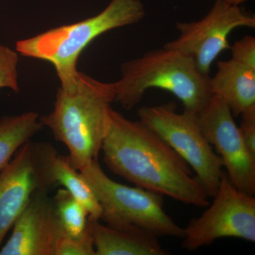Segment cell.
<instances>
[{"mask_svg": "<svg viewBox=\"0 0 255 255\" xmlns=\"http://www.w3.org/2000/svg\"><path fill=\"white\" fill-rule=\"evenodd\" d=\"M102 151L111 172L136 187L188 205L210 204L190 166L140 119L130 120L112 109Z\"/></svg>", "mask_w": 255, "mask_h": 255, "instance_id": "6da1fadb", "label": "cell"}, {"mask_svg": "<svg viewBox=\"0 0 255 255\" xmlns=\"http://www.w3.org/2000/svg\"><path fill=\"white\" fill-rule=\"evenodd\" d=\"M54 108L39 118L63 142L79 171L98 159L115 102L114 82H104L78 71L60 80Z\"/></svg>", "mask_w": 255, "mask_h": 255, "instance_id": "7a4b0ae2", "label": "cell"}, {"mask_svg": "<svg viewBox=\"0 0 255 255\" xmlns=\"http://www.w3.org/2000/svg\"><path fill=\"white\" fill-rule=\"evenodd\" d=\"M122 78L114 82L115 102L125 110L136 107L150 89L169 92L184 110L197 113L211 97L209 75H203L187 55L171 48L150 50L121 66Z\"/></svg>", "mask_w": 255, "mask_h": 255, "instance_id": "3957f363", "label": "cell"}, {"mask_svg": "<svg viewBox=\"0 0 255 255\" xmlns=\"http://www.w3.org/2000/svg\"><path fill=\"white\" fill-rule=\"evenodd\" d=\"M145 16L140 0H112L95 16L18 41L16 51L48 62L60 80L78 71L79 57L94 40L106 32L140 22Z\"/></svg>", "mask_w": 255, "mask_h": 255, "instance_id": "277c9868", "label": "cell"}, {"mask_svg": "<svg viewBox=\"0 0 255 255\" xmlns=\"http://www.w3.org/2000/svg\"><path fill=\"white\" fill-rule=\"evenodd\" d=\"M80 172L102 206L101 219L109 226H137L157 237L184 238V228L164 211L162 194L112 180L102 170L98 159Z\"/></svg>", "mask_w": 255, "mask_h": 255, "instance_id": "5b68a950", "label": "cell"}, {"mask_svg": "<svg viewBox=\"0 0 255 255\" xmlns=\"http://www.w3.org/2000/svg\"><path fill=\"white\" fill-rule=\"evenodd\" d=\"M139 119L163 138L193 169L209 197L219 189L223 161L201 131L195 113H177L174 103L142 107Z\"/></svg>", "mask_w": 255, "mask_h": 255, "instance_id": "8992f818", "label": "cell"}, {"mask_svg": "<svg viewBox=\"0 0 255 255\" xmlns=\"http://www.w3.org/2000/svg\"><path fill=\"white\" fill-rule=\"evenodd\" d=\"M212 204L184 228L182 248L194 251L219 238H236L255 242V198L240 191L226 171Z\"/></svg>", "mask_w": 255, "mask_h": 255, "instance_id": "52a82bcc", "label": "cell"}, {"mask_svg": "<svg viewBox=\"0 0 255 255\" xmlns=\"http://www.w3.org/2000/svg\"><path fill=\"white\" fill-rule=\"evenodd\" d=\"M243 27L255 28V14L247 12L241 6L215 0L209 12L201 19L176 23L179 36L164 46L187 55L201 73L209 75L216 58L230 49L228 36L231 32Z\"/></svg>", "mask_w": 255, "mask_h": 255, "instance_id": "ba28073f", "label": "cell"}, {"mask_svg": "<svg viewBox=\"0 0 255 255\" xmlns=\"http://www.w3.org/2000/svg\"><path fill=\"white\" fill-rule=\"evenodd\" d=\"M196 116L206 140L222 159L233 185L255 196V158L247 148L231 109L219 97L211 95Z\"/></svg>", "mask_w": 255, "mask_h": 255, "instance_id": "9c48e42d", "label": "cell"}, {"mask_svg": "<svg viewBox=\"0 0 255 255\" xmlns=\"http://www.w3.org/2000/svg\"><path fill=\"white\" fill-rule=\"evenodd\" d=\"M65 234L53 198L46 190H36L15 221L0 255H54L57 242Z\"/></svg>", "mask_w": 255, "mask_h": 255, "instance_id": "30bf717a", "label": "cell"}, {"mask_svg": "<svg viewBox=\"0 0 255 255\" xmlns=\"http://www.w3.org/2000/svg\"><path fill=\"white\" fill-rule=\"evenodd\" d=\"M40 189L46 190L37 164L34 142L29 140L0 169V248L33 193Z\"/></svg>", "mask_w": 255, "mask_h": 255, "instance_id": "8fae6325", "label": "cell"}, {"mask_svg": "<svg viewBox=\"0 0 255 255\" xmlns=\"http://www.w3.org/2000/svg\"><path fill=\"white\" fill-rule=\"evenodd\" d=\"M35 153L43 187L60 185L83 204L90 221H100L102 207L81 172L75 168L68 156L62 155L50 143L34 142Z\"/></svg>", "mask_w": 255, "mask_h": 255, "instance_id": "7c38bea8", "label": "cell"}, {"mask_svg": "<svg viewBox=\"0 0 255 255\" xmlns=\"http://www.w3.org/2000/svg\"><path fill=\"white\" fill-rule=\"evenodd\" d=\"M95 255H167L158 237L137 226L116 228L89 220Z\"/></svg>", "mask_w": 255, "mask_h": 255, "instance_id": "4fadbf2b", "label": "cell"}, {"mask_svg": "<svg viewBox=\"0 0 255 255\" xmlns=\"http://www.w3.org/2000/svg\"><path fill=\"white\" fill-rule=\"evenodd\" d=\"M211 95L221 98L233 117L255 107V68L231 58L221 60L213 78H209Z\"/></svg>", "mask_w": 255, "mask_h": 255, "instance_id": "5bb4252c", "label": "cell"}, {"mask_svg": "<svg viewBox=\"0 0 255 255\" xmlns=\"http://www.w3.org/2000/svg\"><path fill=\"white\" fill-rule=\"evenodd\" d=\"M34 112L4 116L0 119V169L11 160L16 151L43 128Z\"/></svg>", "mask_w": 255, "mask_h": 255, "instance_id": "9a60e30c", "label": "cell"}, {"mask_svg": "<svg viewBox=\"0 0 255 255\" xmlns=\"http://www.w3.org/2000/svg\"><path fill=\"white\" fill-rule=\"evenodd\" d=\"M53 201L65 234L83 236L88 231L89 222V214L83 204L64 188L57 190Z\"/></svg>", "mask_w": 255, "mask_h": 255, "instance_id": "2e32d148", "label": "cell"}, {"mask_svg": "<svg viewBox=\"0 0 255 255\" xmlns=\"http://www.w3.org/2000/svg\"><path fill=\"white\" fill-rule=\"evenodd\" d=\"M18 61L17 52L0 44V90L7 88L15 93L19 92Z\"/></svg>", "mask_w": 255, "mask_h": 255, "instance_id": "e0dca14e", "label": "cell"}, {"mask_svg": "<svg viewBox=\"0 0 255 255\" xmlns=\"http://www.w3.org/2000/svg\"><path fill=\"white\" fill-rule=\"evenodd\" d=\"M54 255H95L93 240L89 229L80 238L63 235L57 242Z\"/></svg>", "mask_w": 255, "mask_h": 255, "instance_id": "ac0fdd59", "label": "cell"}, {"mask_svg": "<svg viewBox=\"0 0 255 255\" xmlns=\"http://www.w3.org/2000/svg\"><path fill=\"white\" fill-rule=\"evenodd\" d=\"M232 58L255 68V38L246 36L230 47Z\"/></svg>", "mask_w": 255, "mask_h": 255, "instance_id": "d6986e66", "label": "cell"}, {"mask_svg": "<svg viewBox=\"0 0 255 255\" xmlns=\"http://www.w3.org/2000/svg\"><path fill=\"white\" fill-rule=\"evenodd\" d=\"M240 132L250 153L255 158V107L241 114Z\"/></svg>", "mask_w": 255, "mask_h": 255, "instance_id": "ffe728a7", "label": "cell"}, {"mask_svg": "<svg viewBox=\"0 0 255 255\" xmlns=\"http://www.w3.org/2000/svg\"><path fill=\"white\" fill-rule=\"evenodd\" d=\"M221 1H224L228 4L241 6V4H244L248 0H221Z\"/></svg>", "mask_w": 255, "mask_h": 255, "instance_id": "44dd1931", "label": "cell"}]
</instances>
